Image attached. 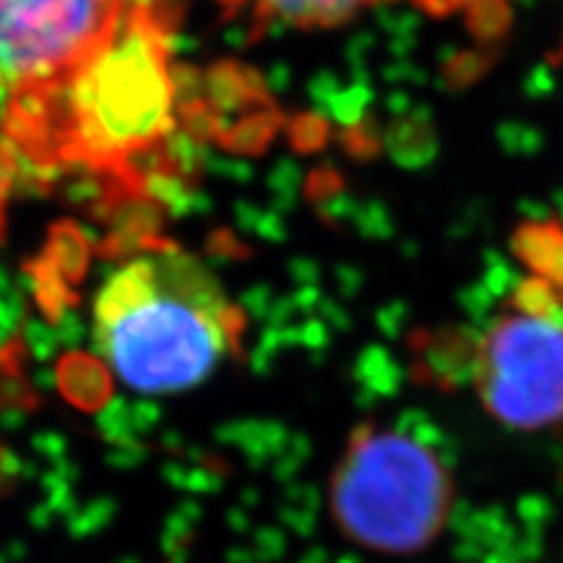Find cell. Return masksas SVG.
<instances>
[{"label": "cell", "mask_w": 563, "mask_h": 563, "mask_svg": "<svg viewBox=\"0 0 563 563\" xmlns=\"http://www.w3.org/2000/svg\"><path fill=\"white\" fill-rule=\"evenodd\" d=\"M173 100L167 13L162 0H136L95 58L5 112L0 131L32 165L125 175L173 129Z\"/></svg>", "instance_id": "cell-1"}, {"label": "cell", "mask_w": 563, "mask_h": 563, "mask_svg": "<svg viewBox=\"0 0 563 563\" xmlns=\"http://www.w3.org/2000/svg\"><path fill=\"white\" fill-rule=\"evenodd\" d=\"M415 5L435 19L464 16L475 34H498L509 19L511 0H415Z\"/></svg>", "instance_id": "cell-8"}, {"label": "cell", "mask_w": 563, "mask_h": 563, "mask_svg": "<svg viewBox=\"0 0 563 563\" xmlns=\"http://www.w3.org/2000/svg\"><path fill=\"white\" fill-rule=\"evenodd\" d=\"M454 477L428 443L384 426H361L334 464L332 519L350 543L384 555L428 551L446 530Z\"/></svg>", "instance_id": "cell-3"}, {"label": "cell", "mask_w": 563, "mask_h": 563, "mask_svg": "<svg viewBox=\"0 0 563 563\" xmlns=\"http://www.w3.org/2000/svg\"><path fill=\"white\" fill-rule=\"evenodd\" d=\"M11 186H13V159L11 154L3 150V144H0V238H3V230H5V211H9Z\"/></svg>", "instance_id": "cell-9"}, {"label": "cell", "mask_w": 563, "mask_h": 563, "mask_svg": "<svg viewBox=\"0 0 563 563\" xmlns=\"http://www.w3.org/2000/svg\"><path fill=\"white\" fill-rule=\"evenodd\" d=\"M553 306L551 287L530 279L477 342L473 389L485 412L517 431L563 420V321Z\"/></svg>", "instance_id": "cell-4"}, {"label": "cell", "mask_w": 563, "mask_h": 563, "mask_svg": "<svg viewBox=\"0 0 563 563\" xmlns=\"http://www.w3.org/2000/svg\"><path fill=\"white\" fill-rule=\"evenodd\" d=\"M228 19H243L249 24L290 26V30H334L347 24L378 0H217Z\"/></svg>", "instance_id": "cell-6"}, {"label": "cell", "mask_w": 563, "mask_h": 563, "mask_svg": "<svg viewBox=\"0 0 563 563\" xmlns=\"http://www.w3.org/2000/svg\"><path fill=\"white\" fill-rule=\"evenodd\" d=\"M136 0H0V118L89 63Z\"/></svg>", "instance_id": "cell-5"}, {"label": "cell", "mask_w": 563, "mask_h": 563, "mask_svg": "<svg viewBox=\"0 0 563 563\" xmlns=\"http://www.w3.org/2000/svg\"><path fill=\"white\" fill-rule=\"evenodd\" d=\"M514 249L540 282H545L555 295L563 292V230L559 224H525L514 238Z\"/></svg>", "instance_id": "cell-7"}, {"label": "cell", "mask_w": 563, "mask_h": 563, "mask_svg": "<svg viewBox=\"0 0 563 563\" xmlns=\"http://www.w3.org/2000/svg\"><path fill=\"white\" fill-rule=\"evenodd\" d=\"M243 316L194 253L150 241L104 277L95 298V344L110 371L141 394L199 386L238 350Z\"/></svg>", "instance_id": "cell-2"}]
</instances>
